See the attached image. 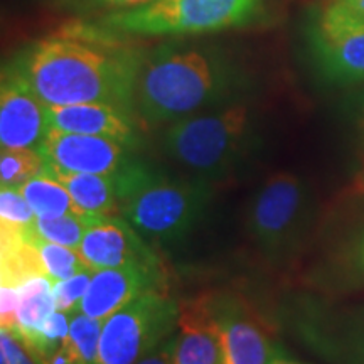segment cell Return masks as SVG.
I'll use <instances>...</instances> for the list:
<instances>
[{
  "label": "cell",
  "instance_id": "1",
  "mask_svg": "<svg viewBox=\"0 0 364 364\" xmlns=\"http://www.w3.org/2000/svg\"><path fill=\"white\" fill-rule=\"evenodd\" d=\"M91 19L75 21L17 56L48 107L113 103L134 113V90L145 51Z\"/></svg>",
  "mask_w": 364,
  "mask_h": 364
},
{
  "label": "cell",
  "instance_id": "2",
  "mask_svg": "<svg viewBox=\"0 0 364 364\" xmlns=\"http://www.w3.org/2000/svg\"><path fill=\"white\" fill-rule=\"evenodd\" d=\"M245 71L215 46L166 43L145 53L134 90V115L145 129L243 100Z\"/></svg>",
  "mask_w": 364,
  "mask_h": 364
},
{
  "label": "cell",
  "instance_id": "3",
  "mask_svg": "<svg viewBox=\"0 0 364 364\" xmlns=\"http://www.w3.org/2000/svg\"><path fill=\"white\" fill-rule=\"evenodd\" d=\"M118 181L120 216L150 243L184 240L206 216L215 198L213 182L203 177H172L134 161Z\"/></svg>",
  "mask_w": 364,
  "mask_h": 364
},
{
  "label": "cell",
  "instance_id": "4",
  "mask_svg": "<svg viewBox=\"0 0 364 364\" xmlns=\"http://www.w3.org/2000/svg\"><path fill=\"white\" fill-rule=\"evenodd\" d=\"M258 139L257 112L248 102L238 100L167 125L161 147L179 166L213 182L247 161Z\"/></svg>",
  "mask_w": 364,
  "mask_h": 364
},
{
  "label": "cell",
  "instance_id": "5",
  "mask_svg": "<svg viewBox=\"0 0 364 364\" xmlns=\"http://www.w3.org/2000/svg\"><path fill=\"white\" fill-rule=\"evenodd\" d=\"M262 9L263 0H154L91 21L120 36L184 38L248 26Z\"/></svg>",
  "mask_w": 364,
  "mask_h": 364
},
{
  "label": "cell",
  "instance_id": "6",
  "mask_svg": "<svg viewBox=\"0 0 364 364\" xmlns=\"http://www.w3.org/2000/svg\"><path fill=\"white\" fill-rule=\"evenodd\" d=\"M314 211V193L306 179L292 172H277L250 198L247 233L265 260L280 265L302 247Z\"/></svg>",
  "mask_w": 364,
  "mask_h": 364
},
{
  "label": "cell",
  "instance_id": "7",
  "mask_svg": "<svg viewBox=\"0 0 364 364\" xmlns=\"http://www.w3.org/2000/svg\"><path fill=\"white\" fill-rule=\"evenodd\" d=\"M181 302L167 290L132 300L103 321L98 364H134L177 331Z\"/></svg>",
  "mask_w": 364,
  "mask_h": 364
},
{
  "label": "cell",
  "instance_id": "8",
  "mask_svg": "<svg viewBox=\"0 0 364 364\" xmlns=\"http://www.w3.org/2000/svg\"><path fill=\"white\" fill-rule=\"evenodd\" d=\"M309 44L322 80L334 86L364 83V16L329 0L314 14Z\"/></svg>",
  "mask_w": 364,
  "mask_h": 364
},
{
  "label": "cell",
  "instance_id": "9",
  "mask_svg": "<svg viewBox=\"0 0 364 364\" xmlns=\"http://www.w3.org/2000/svg\"><path fill=\"white\" fill-rule=\"evenodd\" d=\"M199 299L220 334L223 364H268L282 351L258 314L238 294L216 290Z\"/></svg>",
  "mask_w": 364,
  "mask_h": 364
},
{
  "label": "cell",
  "instance_id": "10",
  "mask_svg": "<svg viewBox=\"0 0 364 364\" xmlns=\"http://www.w3.org/2000/svg\"><path fill=\"white\" fill-rule=\"evenodd\" d=\"M49 129L48 105L39 98L17 59H14L2 70L0 147L39 149Z\"/></svg>",
  "mask_w": 364,
  "mask_h": 364
},
{
  "label": "cell",
  "instance_id": "11",
  "mask_svg": "<svg viewBox=\"0 0 364 364\" xmlns=\"http://www.w3.org/2000/svg\"><path fill=\"white\" fill-rule=\"evenodd\" d=\"M78 252L91 270L134 265H164L149 245L124 216H95L86 228Z\"/></svg>",
  "mask_w": 364,
  "mask_h": 364
},
{
  "label": "cell",
  "instance_id": "12",
  "mask_svg": "<svg viewBox=\"0 0 364 364\" xmlns=\"http://www.w3.org/2000/svg\"><path fill=\"white\" fill-rule=\"evenodd\" d=\"M38 150L46 164L85 174H120L135 161L130 156L132 147L117 140L56 129H49Z\"/></svg>",
  "mask_w": 364,
  "mask_h": 364
},
{
  "label": "cell",
  "instance_id": "13",
  "mask_svg": "<svg viewBox=\"0 0 364 364\" xmlns=\"http://www.w3.org/2000/svg\"><path fill=\"white\" fill-rule=\"evenodd\" d=\"M162 290H167V272L164 265L95 270L78 312L105 321L132 300Z\"/></svg>",
  "mask_w": 364,
  "mask_h": 364
},
{
  "label": "cell",
  "instance_id": "14",
  "mask_svg": "<svg viewBox=\"0 0 364 364\" xmlns=\"http://www.w3.org/2000/svg\"><path fill=\"white\" fill-rule=\"evenodd\" d=\"M48 118L51 129L68 134L95 135L117 140L129 147L140 142L139 122L134 113L113 103H78L48 107Z\"/></svg>",
  "mask_w": 364,
  "mask_h": 364
},
{
  "label": "cell",
  "instance_id": "15",
  "mask_svg": "<svg viewBox=\"0 0 364 364\" xmlns=\"http://www.w3.org/2000/svg\"><path fill=\"white\" fill-rule=\"evenodd\" d=\"M172 364H223L220 334L199 297L181 302Z\"/></svg>",
  "mask_w": 364,
  "mask_h": 364
},
{
  "label": "cell",
  "instance_id": "16",
  "mask_svg": "<svg viewBox=\"0 0 364 364\" xmlns=\"http://www.w3.org/2000/svg\"><path fill=\"white\" fill-rule=\"evenodd\" d=\"M44 172L61 182L80 213L88 216L120 215L117 174H85L46 164Z\"/></svg>",
  "mask_w": 364,
  "mask_h": 364
},
{
  "label": "cell",
  "instance_id": "17",
  "mask_svg": "<svg viewBox=\"0 0 364 364\" xmlns=\"http://www.w3.org/2000/svg\"><path fill=\"white\" fill-rule=\"evenodd\" d=\"M19 294L17 322L11 334L27 349L38 339L48 318L56 311L54 282L49 277H36L19 287Z\"/></svg>",
  "mask_w": 364,
  "mask_h": 364
},
{
  "label": "cell",
  "instance_id": "18",
  "mask_svg": "<svg viewBox=\"0 0 364 364\" xmlns=\"http://www.w3.org/2000/svg\"><path fill=\"white\" fill-rule=\"evenodd\" d=\"M36 277H48L43 258L29 233L2 231V285L21 287Z\"/></svg>",
  "mask_w": 364,
  "mask_h": 364
},
{
  "label": "cell",
  "instance_id": "19",
  "mask_svg": "<svg viewBox=\"0 0 364 364\" xmlns=\"http://www.w3.org/2000/svg\"><path fill=\"white\" fill-rule=\"evenodd\" d=\"M19 191L29 203V206L33 208L36 216H59L68 215V213H80L65 186L46 174L44 171L38 177L22 184Z\"/></svg>",
  "mask_w": 364,
  "mask_h": 364
},
{
  "label": "cell",
  "instance_id": "20",
  "mask_svg": "<svg viewBox=\"0 0 364 364\" xmlns=\"http://www.w3.org/2000/svg\"><path fill=\"white\" fill-rule=\"evenodd\" d=\"M93 218L95 216L81 215V213H68V215L59 216H36L31 231L41 240L49 241V243L78 250L86 228Z\"/></svg>",
  "mask_w": 364,
  "mask_h": 364
},
{
  "label": "cell",
  "instance_id": "21",
  "mask_svg": "<svg viewBox=\"0 0 364 364\" xmlns=\"http://www.w3.org/2000/svg\"><path fill=\"white\" fill-rule=\"evenodd\" d=\"M102 331V318L85 316L81 312L71 314L66 348L70 351L73 364H98Z\"/></svg>",
  "mask_w": 364,
  "mask_h": 364
},
{
  "label": "cell",
  "instance_id": "22",
  "mask_svg": "<svg viewBox=\"0 0 364 364\" xmlns=\"http://www.w3.org/2000/svg\"><path fill=\"white\" fill-rule=\"evenodd\" d=\"M44 157L38 149H2L0 152V184L19 189L27 181L44 171Z\"/></svg>",
  "mask_w": 364,
  "mask_h": 364
},
{
  "label": "cell",
  "instance_id": "23",
  "mask_svg": "<svg viewBox=\"0 0 364 364\" xmlns=\"http://www.w3.org/2000/svg\"><path fill=\"white\" fill-rule=\"evenodd\" d=\"M31 240L38 247L41 258H43L46 273L53 282H59L70 279V277L76 275V273L88 270V265L83 260L78 250L63 247V245L49 243V241L41 240L31 231ZM91 270V268H90Z\"/></svg>",
  "mask_w": 364,
  "mask_h": 364
},
{
  "label": "cell",
  "instance_id": "24",
  "mask_svg": "<svg viewBox=\"0 0 364 364\" xmlns=\"http://www.w3.org/2000/svg\"><path fill=\"white\" fill-rule=\"evenodd\" d=\"M36 220V213L24 196L16 188H2L0 191V225L2 231L29 233Z\"/></svg>",
  "mask_w": 364,
  "mask_h": 364
},
{
  "label": "cell",
  "instance_id": "25",
  "mask_svg": "<svg viewBox=\"0 0 364 364\" xmlns=\"http://www.w3.org/2000/svg\"><path fill=\"white\" fill-rule=\"evenodd\" d=\"M93 270H83L70 279L54 282V302H56V311L75 314L78 312L86 290H88Z\"/></svg>",
  "mask_w": 364,
  "mask_h": 364
},
{
  "label": "cell",
  "instance_id": "26",
  "mask_svg": "<svg viewBox=\"0 0 364 364\" xmlns=\"http://www.w3.org/2000/svg\"><path fill=\"white\" fill-rule=\"evenodd\" d=\"M58 6L80 17L105 16L118 11H127L140 6H147L154 0H56Z\"/></svg>",
  "mask_w": 364,
  "mask_h": 364
},
{
  "label": "cell",
  "instance_id": "27",
  "mask_svg": "<svg viewBox=\"0 0 364 364\" xmlns=\"http://www.w3.org/2000/svg\"><path fill=\"white\" fill-rule=\"evenodd\" d=\"M0 364H38L19 339L0 329Z\"/></svg>",
  "mask_w": 364,
  "mask_h": 364
},
{
  "label": "cell",
  "instance_id": "28",
  "mask_svg": "<svg viewBox=\"0 0 364 364\" xmlns=\"http://www.w3.org/2000/svg\"><path fill=\"white\" fill-rule=\"evenodd\" d=\"M19 295V287L2 285L0 289V321H2V329L9 332L16 327Z\"/></svg>",
  "mask_w": 364,
  "mask_h": 364
},
{
  "label": "cell",
  "instance_id": "29",
  "mask_svg": "<svg viewBox=\"0 0 364 364\" xmlns=\"http://www.w3.org/2000/svg\"><path fill=\"white\" fill-rule=\"evenodd\" d=\"M346 258H348V265L351 267L354 275L364 280V225L349 243Z\"/></svg>",
  "mask_w": 364,
  "mask_h": 364
},
{
  "label": "cell",
  "instance_id": "30",
  "mask_svg": "<svg viewBox=\"0 0 364 364\" xmlns=\"http://www.w3.org/2000/svg\"><path fill=\"white\" fill-rule=\"evenodd\" d=\"M174 348H176V332L169 336L166 341H162L157 348L140 358L139 361L134 364H172V358H174Z\"/></svg>",
  "mask_w": 364,
  "mask_h": 364
},
{
  "label": "cell",
  "instance_id": "31",
  "mask_svg": "<svg viewBox=\"0 0 364 364\" xmlns=\"http://www.w3.org/2000/svg\"><path fill=\"white\" fill-rule=\"evenodd\" d=\"M354 129H356V140H358V154H359V162L361 167H364V90L359 95L358 105H356V113H354Z\"/></svg>",
  "mask_w": 364,
  "mask_h": 364
},
{
  "label": "cell",
  "instance_id": "32",
  "mask_svg": "<svg viewBox=\"0 0 364 364\" xmlns=\"http://www.w3.org/2000/svg\"><path fill=\"white\" fill-rule=\"evenodd\" d=\"M351 361L353 364H364V329L361 334L353 341Z\"/></svg>",
  "mask_w": 364,
  "mask_h": 364
},
{
  "label": "cell",
  "instance_id": "33",
  "mask_svg": "<svg viewBox=\"0 0 364 364\" xmlns=\"http://www.w3.org/2000/svg\"><path fill=\"white\" fill-rule=\"evenodd\" d=\"M268 364H309V363H304V361H299V359H295V358H290L289 354L282 349V351L277 354V356L273 358Z\"/></svg>",
  "mask_w": 364,
  "mask_h": 364
},
{
  "label": "cell",
  "instance_id": "34",
  "mask_svg": "<svg viewBox=\"0 0 364 364\" xmlns=\"http://www.w3.org/2000/svg\"><path fill=\"white\" fill-rule=\"evenodd\" d=\"M336 2L343 4V6L349 7L351 11L364 16V0H336Z\"/></svg>",
  "mask_w": 364,
  "mask_h": 364
},
{
  "label": "cell",
  "instance_id": "35",
  "mask_svg": "<svg viewBox=\"0 0 364 364\" xmlns=\"http://www.w3.org/2000/svg\"><path fill=\"white\" fill-rule=\"evenodd\" d=\"M354 189H356V193L364 194V167L363 169H359L356 182H354Z\"/></svg>",
  "mask_w": 364,
  "mask_h": 364
}]
</instances>
